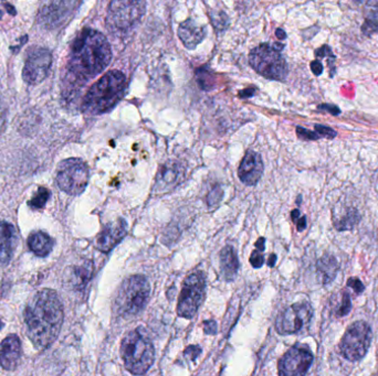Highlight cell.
<instances>
[{
    "instance_id": "f546056e",
    "label": "cell",
    "mask_w": 378,
    "mask_h": 376,
    "mask_svg": "<svg viewBox=\"0 0 378 376\" xmlns=\"http://www.w3.org/2000/svg\"><path fill=\"white\" fill-rule=\"evenodd\" d=\"M362 30L365 35H372L378 31V9L366 19Z\"/></svg>"
},
{
    "instance_id": "e575fe53",
    "label": "cell",
    "mask_w": 378,
    "mask_h": 376,
    "mask_svg": "<svg viewBox=\"0 0 378 376\" xmlns=\"http://www.w3.org/2000/svg\"><path fill=\"white\" fill-rule=\"evenodd\" d=\"M296 133L298 136L301 137L303 139H310V140H315V139L320 138L318 134L313 133V131H308V129L303 128V127H298L296 128Z\"/></svg>"
},
{
    "instance_id": "681fc988",
    "label": "cell",
    "mask_w": 378,
    "mask_h": 376,
    "mask_svg": "<svg viewBox=\"0 0 378 376\" xmlns=\"http://www.w3.org/2000/svg\"><path fill=\"white\" fill-rule=\"evenodd\" d=\"M4 327V324L3 322L0 321V329H1V328Z\"/></svg>"
},
{
    "instance_id": "c3c4849f",
    "label": "cell",
    "mask_w": 378,
    "mask_h": 376,
    "mask_svg": "<svg viewBox=\"0 0 378 376\" xmlns=\"http://www.w3.org/2000/svg\"><path fill=\"white\" fill-rule=\"evenodd\" d=\"M276 256L274 255V254H272L271 258H270V260H269L268 265L270 266V267H274V264H276Z\"/></svg>"
},
{
    "instance_id": "8d00e7d4",
    "label": "cell",
    "mask_w": 378,
    "mask_h": 376,
    "mask_svg": "<svg viewBox=\"0 0 378 376\" xmlns=\"http://www.w3.org/2000/svg\"><path fill=\"white\" fill-rule=\"evenodd\" d=\"M6 121H7V111H6L5 105L0 103V134L5 129Z\"/></svg>"
},
{
    "instance_id": "8fae6325",
    "label": "cell",
    "mask_w": 378,
    "mask_h": 376,
    "mask_svg": "<svg viewBox=\"0 0 378 376\" xmlns=\"http://www.w3.org/2000/svg\"><path fill=\"white\" fill-rule=\"evenodd\" d=\"M53 65V53L47 48L36 47L29 50L23 67V77L30 85L43 82Z\"/></svg>"
},
{
    "instance_id": "603a6c76",
    "label": "cell",
    "mask_w": 378,
    "mask_h": 376,
    "mask_svg": "<svg viewBox=\"0 0 378 376\" xmlns=\"http://www.w3.org/2000/svg\"><path fill=\"white\" fill-rule=\"evenodd\" d=\"M220 268L226 280H232L238 272L239 260L232 246H226L220 253Z\"/></svg>"
},
{
    "instance_id": "6da1fadb",
    "label": "cell",
    "mask_w": 378,
    "mask_h": 376,
    "mask_svg": "<svg viewBox=\"0 0 378 376\" xmlns=\"http://www.w3.org/2000/svg\"><path fill=\"white\" fill-rule=\"evenodd\" d=\"M63 306L53 289L38 292L25 309L28 338L38 350H47L55 343L63 328Z\"/></svg>"
},
{
    "instance_id": "9a60e30c",
    "label": "cell",
    "mask_w": 378,
    "mask_h": 376,
    "mask_svg": "<svg viewBox=\"0 0 378 376\" xmlns=\"http://www.w3.org/2000/svg\"><path fill=\"white\" fill-rule=\"evenodd\" d=\"M79 3L75 1H55L41 10L40 21L47 28H57L72 17Z\"/></svg>"
},
{
    "instance_id": "f1b7e54d",
    "label": "cell",
    "mask_w": 378,
    "mask_h": 376,
    "mask_svg": "<svg viewBox=\"0 0 378 376\" xmlns=\"http://www.w3.org/2000/svg\"><path fill=\"white\" fill-rule=\"evenodd\" d=\"M352 310V302L351 298H350V294L347 292H344L342 294V299L338 304V307L335 308V314L338 317H343L346 314H350V311Z\"/></svg>"
},
{
    "instance_id": "7402d4cb",
    "label": "cell",
    "mask_w": 378,
    "mask_h": 376,
    "mask_svg": "<svg viewBox=\"0 0 378 376\" xmlns=\"http://www.w3.org/2000/svg\"><path fill=\"white\" fill-rule=\"evenodd\" d=\"M93 272H94V265L91 260H87L81 265L75 266L70 272V284L75 289H82L92 278Z\"/></svg>"
},
{
    "instance_id": "4316f807",
    "label": "cell",
    "mask_w": 378,
    "mask_h": 376,
    "mask_svg": "<svg viewBox=\"0 0 378 376\" xmlns=\"http://www.w3.org/2000/svg\"><path fill=\"white\" fill-rule=\"evenodd\" d=\"M197 82L202 89H212L214 87L215 79L210 70L207 67L196 70Z\"/></svg>"
},
{
    "instance_id": "5b68a950",
    "label": "cell",
    "mask_w": 378,
    "mask_h": 376,
    "mask_svg": "<svg viewBox=\"0 0 378 376\" xmlns=\"http://www.w3.org/2000/svg\"><path fill=\"white\" fill-rule=\"evenodd\" d=\"M151 286L142 275L126 278L119 286L115 297V311L121 317H133L141 314L149 298Z\"/></svg>"
},
{
    "instance_id": "1f68e13d",
    "label": "cell",
    "mask_w": 378,
    "mask_h": 376,
    "mask_svg": "<svg viewBox=\"0 0 378 376\" xmlns=\"http://www.w3.org/2000/svg\"><path fill=\"white\" fill-rule=\"evenodd\" d=\"M250 262H252V267L260 268L264 265V258L262 255V252L256 250L252 252V256H250Z\"/></svg>"
},
{
    "instance_id": "836d02e7",
    "label": "cell",
    "mask_w": 378,
    "mask_h": 376,
    "mask_svg": "<svg viewBox=\"0 0 378 376\" xmlns=\"http://www.w3.org/2000/svg\"><path fill=\"white\" fill-rule=\"evenodd\" d=\"M347 286L348 287H351L352 289L355 292V294H362V292H364V289H365L363 282L356 277L350 278V280H347Z\"/></svg>"
},
{
    "instance_id": "bcb514c9",
    "label": "cell",
    "mask_w": 378,
    "mask_h": 376,
    "mask_svg": "<svg viewBox=\"0 0 378 376\" xmlns=\"http://www.w3.org/2000/svg\"><path fill=\"white\" fill-rule=\"evenodd\" d=\"M272 48H274V50H276V52H281L282 50H284V45H282V43H274V45H272Z\"/></svg>"
},
{
    "instance_id": "9c48e42d",
    "label": "cell",
    "mask_w": 378,
    "mask_h": 376,
    "mask_svg": "<svg viewBox=\"0 0 378 376\" xmlns=\"http://www.w3.org/2000/svg\"><path fill=\"white\" fill-rule=\"evenodd\" d=\"M206 292V280L202 272H193L185 280L182 292L177 304V314L179 317H194L200 304L204 302Z\"/></svg>"
},
{
    "instance_id": "44dd1931",
    "label": "cell",
    "mask_w": 378,
    "mask_h": 376,
    "mask_svg": "<svg viewBox=\"0 0 378 376\" xmlns=\"http://www.w3.org/2000/svg\"><path fill=\"white\" fill-rule=\"evenodd\" d=\"M28 246L35 255L45 258L53 250V240L48 236L47 233L39 231V232L30 234L28 238Z\"/></svg>"
},
{
    "instance_id": "7a4b0ae2",
    "label": "cell",
    "mask_w": 378,
    "mask_h": 376,
    "mask_svg": "<svg viewBox=\"0 0 378 376\" xmlns=\"http://www.w3.org/2000/svg\"><path fill=\"white\" fill-rule=\"evenodd\" d=\"M112 51L107 38L97 30L83 29L73 41L69 71L79 81H89L109 67Z\"/></svg>"
},
{
    "instance_id": "cb8c5ba5",
    "label": "cell",
    "mask_w": 378,
    "mask_h": 376,
    "mask_svg": "<svg viewBox=\"0 0 378 376\" xmlns=\"http://www.w3.org/2000/svg\"><path fill=\"white\" fill-rule=\"evenodd\" d=\"M316 267H318V277L321 280L322 284H330L338 275V262L333 256L325 255L320 258Z\"/></svg>"
},
{
    "instance_id": "8992f818",
    "label": "cell",
    "mask_w": 378,
    "mask_h": 376,
    "mask_svg": "<svg viewBox=\"0 0 378 376\" xmlns=\"http://www.w3.org/2000/svg\"><path fill=\"white\" fill-rule=\"evenodd\" d=\"M249 62L259 74L266 79L284 81L288 75L286 59L266 43H262L252 50L249 55Z\"/></svg>"
},
{
    "instance_id": "30bf717a",
    "label": "cell",
    "mask_w": 378,
    "mask_h": 376,
    "mask_svg": "<svg viewBox=\"0 0 378 376\" xmlns=\"http://www.w3.org/2000/svg\"><path fill=\"white\" fill-rule=\"evenodd\" d=\"M145 6L143 1H112L107 11V27L125 33L139 23L144 15Z\"/></svg>"
},
{
    "instance_id": "74e56055",
    "label": "cell",
    "mask_w": 378,
    "mask_h": 376,
    "mask_svg": "<svg viewBox=\"0 0 378 376\" xmlns=\"http://www.w3.org/2000/svg\"><path fill=\"white\" fill-rule=\"evenodd\" d=\"M318 109L328 111V113H331L332 115H335V116L336 115L341 114V109H338V106H334V105H320Z\"/></svg>"
},
{
    "instance_id": "ab89813d",
    "label": "cell",
    "mask_w": 378,
    "mask_h": 376,
    "mask_svg": "<svg viewBox=\"0 0 378 376\" xmlns=\"http://www.w3.org/2000/svg\"><path fill=\"white\" fill-rule=\"evenodd\" d=\"M315 55L316 57H326L328 55L334 57V55H332L331 48L328 47V45H324L321 49L316 50Z\"/></svg>"
},
{
    "instance_id": "e0dca14e",
    "label": "cell",
    "mask_w": 378,
    "mask_h": 376,
    "mask_svg": "<svg viewBox=\"0 0 378 376\" xmlns=\"http://www.w3.org/2000/svg\"><path fill=\"white\" fill-rule=\"evenodd\" d=\"M264 175L261 156L254 150H248L239 167L238 176L247 186H256Z\"/></svg>"
},
{
    "instance_id": "d590c367",
    "label": "cell",
    "mask_w": 378,
    "mask_h": 376,
    "mask_svg": "<svg viewBox=\"0 0 378 376\" xmlns=\"http://www.w3.org/2000/svg\"><path fill=\"white\" fill-rule=\"evenodd\" d=\"M200 352H202L200 348L197 347V345H190V347H188L185 350V355L190 358L192 360H195L198 357L199 354H200Z\"/></svg>"
},
{
    "instance_id": "7c38bea8",
    "label": "cell",
    "mask_w": 378,
    "mask_h": 376,
    "mask_svg": "<svg viewBox=\"0 0 378 376\" xmlns=\"http://www.w3.org/2000/svg\"><path fill=\"white\" fill-rule=\"evenodd\" d=\"M313 317V309L308 302L294 304L286 308L276 318V329L280 334H292L301 331Z\"/></svg>"
},
{
    "instance_id": "4dcf8cb0",
    "label": "cell",
    "mask_w": 378,
    "mask_h": 376,
    "mask_svg": "<svg viewBox=\"0 0 378 376\" xmlns=\"http://www.w3.org/2000/svg\"><path fill=\"white\" fill-rule=\"evenodd\" d=\"M222 199V190L219 186H215L212 190L209 191L207 196V203L208 206H215L220 202Z\"/></svg>"
},
{
    "instance_id": "ba28073f",
    "label": "cell",
    "mask_w": 378,
    "mask_h": 376,
    "mask_svg": "<svg viewBox=\"0 0 378 376\" xmlns=\"http://www.w3.org/2000/svg\"><path fill=\"white\" fill-rule=\"evenodd\" d=\"M372 338L371 327L366 322H355L348 328L340 343L342 355L348 361H360L367 353Z\"/></svg>"
},
{
    "instance_id": "f6af8a7d",
    "label": "cell",
    "mask_w": 378,
    "mask_h": 376,
    "mask_svg": "<svg viewBox=\"0 0 378 376\" xmlns=\"http://www.w3.org/2000/svg\"><path fill=\"white\" fill-rule=\"evenodd\" d=\"M276 37L279 38V39L284 40V39H286V33H284V30L282 29H276Z\"/></svg>"
},
{
    "instance_id": "4fadbf2b",
    "label": "cell",
    "mask_w": 378,
    "mask_h": 376,
    "mask_svg": "<svg viewBox=\"0 0 378 376\" xmlns=\"http://www.w3.org/2000/svg\"><path fill=\"white\" fill-rule=\"evenodd\" d=\"M313 363V354L303 345H294L278 364L279 376H306Z\"/></svg>"
},
{
    "instance_id": "52a82bcc",
    "label": "cell",
    "mask_w": 378,
    "mask_h": 376,
    "mask_svg": "<svg viewBox=\"0 0 378 376\" xmlns=\"http://www.w3.org/2000/svg\"><path fill=\"white\" fill-rule=\"evenodd\" d=\"M90 180L89 167L79 158H69L60 162L57 184L60 190L70 196H79L87 189Z\"/></svg>"
},
{
    "instance_id": "ffe728a7",
    "label": "cell",
    "mask_w": 378,
    "mask_h": 376,
    "mask_svg": "<svg viewBox=\"0 0 378 376\" xmlns=\"http://www.w3.org/2000/svg\"><path fill=\"white\" fill-rule=\"evenodd\" d=\"M178 37L187 49H195L206 37V28L195 20L187 19L179 25Z\"/></svg>"
},
{
    "instance_id": "2e32d148",
    "label": "cell",
    "mask_w": 378,
    "mask_h": 376,
    "mask_svg": "<svg viewBox=\"0 0 378 376\" xmlns=\"http://www.w3.org/2000/svg\"><path fill=\"white\" fill-rule=\"evenodd\" d=\"M127 234V223L124 219H119L109 223L97 236L95 246L103 253H109L119 244Z\"/></svg>"
},
{
    "instance_id": "5bb4252c",
    "label": "cell",
    "mask_w": 378,
    "mask_h": 376,
    "mask_svg": "<svg viewBox=\"0 0 378 376\" xmlns=\"http://www.w3.org/2000/svg\"><path fill=\"white\" fill-rule=\"evenodd\" d=\"M185 179V169L180 162L169 160L159 168L155 178L154 192L164 194L174 190Z\"/></svg>"
},
{
    "instance_id": "83f0119b",
    "label": "cell",
    "mask_w": 378,
    "mask_h": 376,
    "mask_svg": "<svg viewBox=\"0 0 378 376\" xmlns=\"http://www.w3.org/2000/svg\"><path fill=\"white\" fill-rule=\"evenodd\" d=\"M210 19H212V25H214L215 29L218 30V31H222V30L226 29L228 27V16L224 13V11H219L216 10L214 13H210Z\"/></svg>"
},
{
    "instance_id": "f35d334b",
    "label": "cell",
    "mask_w": 378,
    "mask_h": 376,
    "mask_svg": "<svg viewBox=\"0 0 378 376\" xmlns=\"http://www.w3.org/2000/svg\"><path fill=\"white\" fill-rule=\"evenodd\" d=\"M204 330L207 334H215L216 333L217 324L215 321H205L204 324Z\"/></svg>"
},
{
    "instance_id": "7dc6e473",
    "label": "cell",
    "mask_w": 378,
    "mask_h": 376,
    "mask_svg": "<svg viewBox=\"0 0 378 376\" xmlns=\"http://www.w3.org/2000/svg\"><path fill=\"white\" fill-rule=\"evenodd\" d=\"M292 220L294 221V222H296V221L298 220V218H300V211L298 210H293L291 213Z\"/></svg>"
},
{
    "instance_id": "60d3db41",
    "label": "cell",
    "mask_w": 378,
    "mask_h": 376,
    "mask_svg": "<svg viewBox=\"0 0 378 376\" xmlns=\"http://www.w3.org/2000/svg\"><path fill=\"white\" fill-rule=\"evenodd\" d=\"M256 92V87H249V89H244L242 92H239V96L242 97V99H248V97L254 96Z\"/></svg>"
},
{
    "instance_id": "b9f144b4",
    "label": "cell",
    "mask_w": 378,
    "mask_h": 376,
    "mask_svg": "<svg viewBox=\"0 0 378 376\" xmlns=\"http://www.w3.org/2000/svg\"><path fill=\"white\" fill-rule=\"evenodd\" d=\"M311 70L312 72L315 75L322 74V72H323V65H322L321 62H318V61H313L311 63Z\"/></svg>"
},
{
    "instance_id": "d6986e66",
    "label": "cell",
    "mask_w": 378,
    "mask_h": 376,
    "mask_svg": "<svg viewBox=\"0 0 378 376\" xmlns=\"http://www.w3.org/2000/svg\"><path fill=\"white\" fill-rule=\"evenodd\" d=\"M18 244L17 231L13 224L0 222V262L8 264L15 254Z\"/></svg>"
},
{
    "instance_id": "7bdbcfd3",
    "label": "cell",
    "mask_w": 378,
    "mask_h": 376,
    "mask_svg": "<svg viewBox=\"0 0 378 376\" xmlns=\"http://www.w3.org/2000/svg\"><path fill=\"white\" fill-rule=\"evenodd\" d=\"M296 226H298V231L306 230V216H303V218L298 219V221H296Z\"/></svg>"
},
{
    "instance_id": "ee69618b",
    "label": "cell",
    "mask_w": 378,
    "mask_h": 376,
    "mask_svg": "<svg viewBox=\"0 0 378 376\" xmlns=\"http://www.w3.org/2000/svg\"><path fill=\"white\" fill-rule=\"evenodd\" d=\"M256 250H260V252H264V248H266V240L264 238H259L256 243Z\"/></svg>"
},
{
    "instance_id": "ac0fdd59",
    "label": "cell",
    "mask_w": 378,
    "mask_h": 376,
    "mask_svg": "<svg viewBox=\"0 0 378 376\" xmlns=\"http://www.w3.org/2000/svg\"><path fill=\"white\" fill-rule=\"evenodd\" d=\"M21 358V342L16 334H9L0 343V365L4 370L14 371Z\"/></svg>"
},
{
    "instance_id": "d6a6232c",
    "label": "cell",
    "mask_w": 378,
    "mask_h": 376,
    "mask_svg": "<svg viewBox=\"0 0 378 376\" xmlns=\"http://www.w3.org/2000/svg\"><path fill=\"white\" fill-rule=\"evenodd\" d=\"M316 134L318 133V136L328 137L332 139L336 136V131L330 127L323 126V125H315Z\"/></svg>"
},
{
    "instance_id": "3957f363",
    "label": "cell",
    "mask_w": 378,
    "mask_h": 376,
    "mask_svg": "<svg viewBox=\"0 0 378 376\" xmlns=\"http://www.w3.org/2000/svg\"><path fill=\"white\" fill-rule=\"evenodd\" d=\"M126 89V77L121 71L113 70L105 73L87 91L82 103L85 114H104L122 99Z\"/></svg>"
},
{
    "instance_id": "277c9868",
    "label": "cell",
    "mask_w": 378,
    "mask_h": 376,
    "mask_svg": "<svg viewBox=\"0 0 378 376\" xmlns=\"http://www.w3.org/2000/svg\"><path fill=\"white\" fill-rule=\"evenodd\" d=\"M121 355L129 373L144 375L154 363V344L141 328L132 330L123 338Z\"/></svg>"
},
{
    "instance_id": "484cf974",
    "label": "cell",
    "mask_w": 378,
    "mask_h": 376,
    "mask_svg": "<svg viewBox=\"0 0 378 376\" xmlns=\"http://www.w3.org/2000/svg\"><path fill=\"white\" fill-rule=\"evenodd\" d=\"M49 199L50 191L45 187H40L33 198L28 202V206L31 209H35V210H41V209L45 208V203L49 201Z\"/></svg>"
},
{
    "instance_id": "d4e9b609",
    "label": "cell",
    "mask_w": 378,
    "mask_h": 376,
    "mask_svg": "<svg viewBox=\"0 0 378 376\" xmlns=\"http://www.w3.org/2000/svg\"><path fill=\"white\" fill-rule=\"evenodd\" d=\"M361 216L355 209H346L342 216H334V228L338 231H350L357 224Z\"/></svg>"
}]
</instances>
